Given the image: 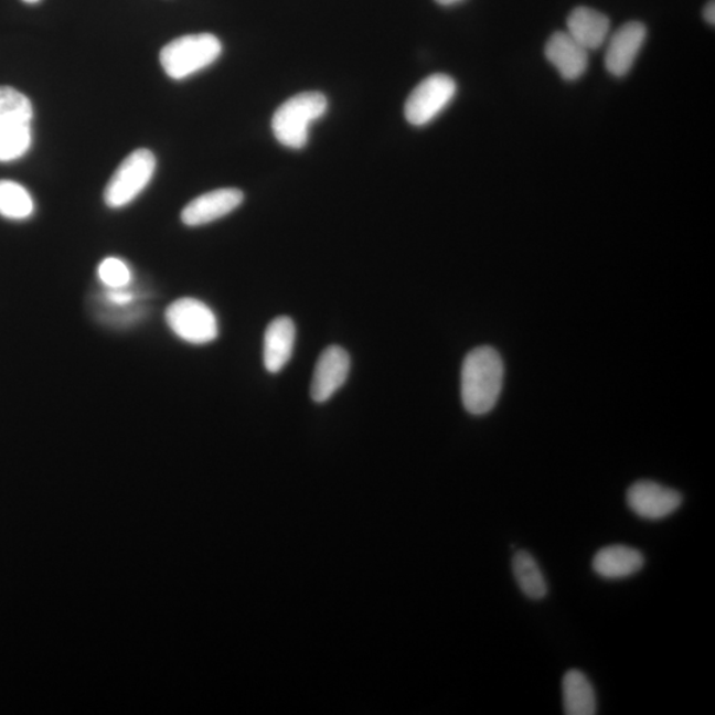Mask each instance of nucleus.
<instances>
[{
	"label": "nucleus",
	"mask_w": 715,
	"mask_h": 715,
	"mask_svg": "<svg viewBox=\"0 0 715 715\" xmlns=\"http://www.w3.org/2000/svg\"><path fill=\"white\" fill-rule=\"evenodd\" d=\"M563 708L566 715H595L596 694L591 681L578 669H572L562 682Z\"/></svg>",
	"instance_id": "nucleus-15"
},
{
	"label": "nucleus",
	"mask_w": 715,
	"mask_h": 715,
	"mask_svg": "<svg viewBox=\"0 0 715 715\" xmlns=\"http://www.w3.org/2000/svg\"><path fill=\"white\" fill-rule=\"evenodd\" d=\"M436 2L441 6H453L462 2V0H436Z\"/></svg>",
	"instance_id": "nucleus-23"
},
{
	"label": "nucleus",
	"mask_w": 715,
	"mask_h": 715,
	"mask_svg": "<svg viewBox=\"0 0 715 715\" xmlns=\"http://www.w3.org/2000/svg\"><path fill=\"white\" fill-rule=\"evenodd\" d=\"M136 291L129 287L108 289L104 291L103 300L106 307L113 308H125L130 307V305L136 301Z\"/></svg>",
	"instance_id": "nucleus-21"
},
{
	"label": "nucleus",
	"mask_w": 715,
	"mask_h": 715,
	"mask_svg": "<svg viewBox=\"0 0 715 715\" xmlns=\"http://www.w3.org/2000/svg\"><path fill=\"white\" fill-rule=\"evenodd\" d=\"M704 18L708 24H715V6L714 0H711L704 9Z\"/></svg>",
	"instance_id": "nucleus-22"
},
{
	"label": "nucleus",
	"mask_w": 715,
	"mask_h": 715,
	"mask_svg": "<svg viewBox=\"0 0 715 715\" xmlns=\"http://www.w3.org/2000/svg\"><path fill=\"white\" fill-rule=\"evenodd\" d=\"M35 211V203L22 184L0 181V215L12 221H24Z\"/></svg>",
	"instance_id": "nucleus-17"
},
{
	"label": "nucleus",
	"mask_w": 715,
	"mask_h": 715,
	"mask_svg": "<svg viewBox=\"0 0 715 715\" xmlns=\"http://www.w3.org/2000/svg\"><path fill=\"white\" fill-rule=\"evenodd\" d=\"M545 55L548 63H552L567 82L578 79L588 68V51L575 42L567 32H555L549 36Z\"/></svg>",
	"instance_id": "nucleus-11"
},
{
	"label": "nucleus",
	"mask_w": 715,
	"mask_h": 715,
	"mask_svg": "<svg viewBox=\"0 0 715 715\" xmlns=\"http://www.w3.org/2000/svg\"><path fill=\"white\" fill-rule=\"evenodd\" d=\"M328 106V98L320 92H302L287 99L271 118L277 141L289 149L305 148L310 126L324 116Z\"/></svg>",
	"instance_id": "nucleus-2"
},
{
	"label": "nucleus",
	"mask_w": 715,
	"mask_h": 715,
	"mask_svg": "<svg viewBox=\"0 0 715 715\" xmlns=\"http://www.w3.org/2000/svg\"><path fill=\"white\" fill-rule=\"evenodd\" d=\"M98 278L108 289L130 287L132 280L129 265L117 257L105 258L98 265Z\"/></svg>",
	"instance_id": "nucleus-20"
},
{
	"label": "nucleus",
	"mask_w": 715,
	"mask_h": 715,
	"mask_svg": "<svg viewBox=\"0 0 715 715\" xmlns=\"http://www.w3.org/2000/svg\"><path fill=\"white\" fill-rule=\"evenodd\" d=\"M503 383L502 357L493 348H476L461 369V399L469 414H489L499 401Z\"/></svg>",
	"instance_id": "nucleus-1"
},
{
	"label": "nucleus",
	"mask_w": 715,
	"mask_h": 715,
	"mask_svg": "<svg viewBox=\"0 0 715 715\" xmlns=\"http://www.w3.org/2000/svg\"><path fill=\"white\" fill-rule=\"evenodd\" d=\"M456 92L455 79L448 75L437 73V75L424 78L410 92L406 105H404V116L414 126L433 122L452 103Z\"/></svg>",
	"instance_id": "nucleus-6"
},
{
	"label": "nucleus",
	"mask_w": 715,
	"mask_h": 715,
	"mask_svg": "<svg viewBox=\"0 0 715 715\" xmlns=\"http://www.w3.org/2000/svg\"><path fill=\"white\" fill-rule=\"evenodd\" d=\"M244 202V194L238 189H217L205 192L191 201L182 211L181 218L189 227L210 224L231 214Z\"/></svg>",
	"instance_id": "nucleus-10"
},
{
	"label": "nucleus",
	"mask_w": 715,
	"mask_h": 715,
	"mask_svg": "<svg viewBox=\"0 0 715 715\" xmlns=\"http://www.w3.org/2000/svg\"><path fill=\"white\" fill-rule=\"evenodd\" d=\"M647 26L640 22L622 24L609 38L606 51V68L612 76L622 77L638 58L639 53L647 40Z\"/></svg>",
	"instance_id": "nucleus-9"
},
{
	"label": "nucleus",
	"mask_w": 715,
	"mask_h": 715,
	"mask_svg": "<svg viewBox=\"0 0 715 715\" xmlns=\"http://www.w3.org/2000/svg\"><path fill=\"white\" fill-rule=\"evenodd\" d=\"M611 22L605 13L576 7L567 18V33L587 51L599 50L607 42Z\"/></svg>",
	"instance_id": "nucleus-14"
},
{
	"label": "nucleus",
	"mask_w": 715,
	"mask_h": 715,
	"mask_svg": "<svg viewBox=\"0 0 715 715\" xmlns=\"http://www.w3.org/2000/svg\"><path fill=\"white\" fill-rule=\"evenodd\" d=\"M513 575L523 595L532 600H541L547 595V581L538 562L526 549H519L513 556Z\"/></svg>",
	"instance_id": "nucleus-16"
},
{
	"label": "nucleus",
	"mask_w": 715,
	"mask_h": 715,
	"mask_svg": "<svg viewBox=\"0 0 715 715\" xmlns=\"http://www.w3.org/2000/svg\"><path fill=\"white\" fill-rule=\"evenodd\" d=\"M157 159L148 149L130 152L106 184L104 202L109 209H124L136 201L156 174Z\"/></svg>",
	"instance_id": "nucleus-4"
},
{
	"label": "nucleus",
	"mask_w": 715,
	"mask_h": 715,
	"mask_svg": "<svg viewBox=\"0 0 715 715\" xmlns=\"http://www.w3.org/2000/svg\"><path fill=\"white\" fill-rule=\"evenodd\" d=\"M32 143L31 125L0 122V162L22 158Z\"/></svg>",
	"instance_id": "nucleus-18"
},
{
	"label": "nucleus",
	"mask_w": 715,
	"mask_h": 715,
	"mask_svg": "<svg viewBox=\"0 0 715 715\" xmlns=\"http://www.w3.org/2000/svg\"><path fill=\"white\" fill-rule=\"evenodd\" d=\"M24 3H30V4H35L39 3L40 0H23Z\"/></svg>",
	"instance_id": "nucleus-24"
},
{
	"label": "nucleus",
	"mask_w": 715,
	"mask_h": 715,
	"mask_svg": "<svg viewBox=\"0 0 715 715\" xmlns=\"http://www.w3.org/2000/svg\"><path fill=\"white\" fill-rule=\"evenodd\" d=\"M644 565V555L639 549L625 545L602 547L593 559L595 574L608 580L629 578L638 574Z\"/></svg>",
	"instance_id": "nucleus-13"
},
{
	"label": "nucleus",
	"mask_w": 715,
	"mask_h": 715,
	"mask_svg": "<svg viewBox=\"0 0 715 715\" xmlns=\"http://www.w3.org/2000/svg\"><path fill=\"white\" fill-rule=\"evenodd\" d=\"M166 322L172 333L191 344H207L218 335L217 318L209 307L196 298H181L166 310Z\"/></svg>",
	"instance_id": "nucleus-5"
},
{
	"label": "nucleus",
	"mask_w": 715,
	"mask_h": 715,
	"mask_svg": "<svg viewBox=\"0 0 715 715\" xmlns=\"http://www.w3.org/2000/svg\"><path fill=\"white\" fill-rule=\"evenodd\" d=\"M32 118L30 98L11 86H0V122L31 125Z\"/></svg>",
	"instance_id": "nucleus-19"
},
{
	"label": "nucleus",
	"mask_w": 715,
	"mask_h": 715,
	"mask_svg": "<svg viewBox=\"0 0 715 715\" xmlns=\"http://www.w3.org/2000/svg\"><path fill=\"white\" fill-rule=\"evenodd\" d=\"M350 355L341 346H329L318 357L310 395L316 403H324L333 396L348 381Z\"/></svg>",
	"instance_id": "nucleus-8"
},
{
	"label": "nucleus",
	"mask_w": 715,
	"mask_h": 715,
	"mask_svg": "<svg viewBox=\"0 0 715 715\" xmlns=\"http://www.w3.org/2000/svg\"><path fill=\"white\" fill-rule=\"evenodd\" d=\"M296 324L287 316L275 318L264 335V366L268 373L276 374L287 366L294 355Z\"/></svg>",
	"instance_id": "nucleus-12"
},
{
	"label": "nucleus",
	"mask_w": 715,
	"mask_h": 715,
	"mask_svg": "<svg viewBox=\"0 0 715 715\" xmlns=\"http://www.w3.org/2000/svg\"><path fill=\"white\" fill-rule=\"evenodd\" d=\"M223 52L221 40L211 33H196L172 40L159 53V62L170 78L183 79L214 64Z\"/></svg>",
	"instance_id": "nucleus-3"
},
{
	"label": "nucleus",
	"mask_w": 715,
	"mask_h": 715,
	"mask_svg": "<svg viewBox=\"0 0 715 715\" xmlns=\"http://www.w3.org/2000/svg\"><path fill=\"white\" fill-rule=\"evenodd\" d=\"M682 494L659 482L641 480L632 483L627 492V505L642 520L659 521L677 512Z\"/></svg>",
	"instance_id": "nucleus-7"
}]
</instances>
